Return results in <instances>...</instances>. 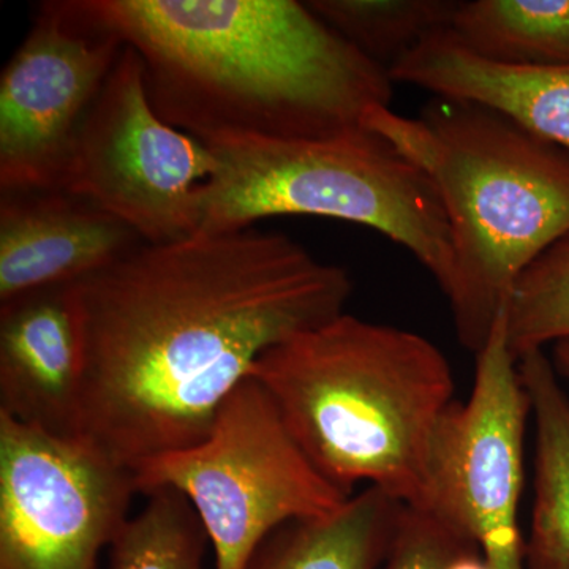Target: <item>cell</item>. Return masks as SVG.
<instances>
[{
  "label": "cell",
  "instance_id": "obj_1",
  "mask_svg": "<svg viewBox=\"0 0 569 569\" xmlns=\"http://www.w3.org/2000/svg\"><path fill=\"white\" fill-rule=\"evenodd\" d=\"M69 293L74 438L133 471L203 440L266 351L346 313L353 280L290 236L250 227L141 244Z\"/></svg>",
  "mask_w": 569,
  "mask_h": 569
},
{
  "label": "cell",
  "instance_id": "obj_20",
  "mask_svg": "<svg viewBox=\"0 0 569 569\" xmlns=\"http://www.w3.org/2000/svg\"><path fill=\"white\" fill-rule=\"evenodd\" d=\"M383 569H489L481 550L443 520L403 505Z\"/></svg>",
  "mask_w": 569,
  "mask_h": 569
},
{
  "label": "cell",
  "instance_id": "obj_3",
  "mask_svg": "<svg viewBox=\"0 0 569 569\" xmlns=\"http://www.w3.org/2000/svg\"><path fill=\"white\" fill-rule=\"evenodd\" d=\"M362 126L436 187L451 231L443 293L459 342L477 356L523 272L569 236V151L492 108L445 97L415 119L373 108Z\"/></svg>",
  "mask_w": 569,
  "mask_h": 569
},
{
  "label": "cell",
  "instance_id": "obj_4",
  "mask_svg": "<svg viewBox=\"0 0 569 569\" xmlns=\"http://www.w3.org/2000/svg\"><path fill=\"white\" fill-rule=\"evenodd\" d=\"M250 377L310 462L353 496L366 482L418 505L441 421L456 402L440 348L342 313L266 351Z\"/></svg>",
  "mask_w": 569,
  "mask_h": 569
},
{
  "label": "cell",
  "instance_id": "obj_15",
  "mask_svg": "<svg viewBox=\"0 0 569 569\" xmlns=\"http://www.w3.org/2000/svg\"><path fill=\"white\" fill-rule=\"evenodd\" d=\"M402 501L369 486L323 518L280 527L246 569H378L383 567Z\"/></svg>",
  "mask_w": 569,
  "mask_h": 569
},
{
  "label": "cell",
  "instance_id": "obj_13",
  "mask_svg": "<svg viewBox=\"0 0 569 569\" xmlns=\"http://www.w3.org/2000/svg\"><path fill=\"white\" fill-rule=\"evenodd\" d=\"M392 82L445 99L485 104L569 151V67L520 69L471 54L438 32L389 70Z\"/></svg>",
  "mask_w": 569,
  "mask_h": 569
},
{
  "label": "cell",
  "instance_id": "obj_14",
  "mask_svg": "<svg viewBox=\"0 0 569 569\" xmlns=\"http://www.w3.org/2000/svg\"><path fill=\"white\" fill-rule=\"evenodd\" d=\"M535 419V500L527 569H569V399L545 350L518 359Z\"/></svg>",
  "mask_w": 569,
  "mask_h": 569
},
{
  "label": "cell",
  "instance_id": "obj_16",
  "mask_svg": "<svg viewBox=\"0 0 569 569\" xmlns=\"http://www.w3.org/2000/svg\"><path fill=\"white\" fill-rule=\"evenodd\" d=\"M451 32L482 61L520 69L569 67V0L460 2Z\"/></svg>",
  "mask_w": 569,
  "mask_h": 569
},
{
  "label": "cell",
  "instance_id": "obj_6",
  "mask_svg": "<svg viewBox=\"0 0 569 569\" xmlns=\"http://www.w3.org/2000/svg\"><path fill=\"white\" fill-rule=\"evenodd\" d=\"M138 492L173 489L203 523L216 569H246L269 535L323 518L351 496L332 485L249 377L228 396L203 440L133 470Z\"/></svg>",
  "mask_w": 569,
  "mask_h": 569
},
{
  "label": "cell",
  "instance_id": "obj_9",
  "mask_svg": "<svg viewBox=\"0 0 569 569\" xmlns=\"http://www.w3.org/2000/svg\"><path fill=\"white\" fill-rule=\"evenodd\" d=\"M137 493L77 438L0 417V569H99Z\"/></svg>",
  "mask_w": 569,
  "mask_h": 569
},
{
  "label": "cell",
  "instance_id": "obj_8",
  "mask_svg": "<svg viewBox=\"0 0 569 569\" xmlns=\"http://www.w3.org/2000/svg\"><path fill=\"white\" fill-rule=\"evenodd\" d=\"M530 415L503 313L477 355L470 397L441 421L415 505L470 539L489 569H527L519 507Z\"/></svg>",
  "mask_w": 569,
  "mask_h": 569
},
{
  "label": "cell",
  "instance_id": "obj_10",
  "mask_svg": "<svg viewBox=\"0 0 569 569\" xmlns=\"http://www.w3.org/2000/svg\"><path fill=\"white\" fill-rule=\"evenodd\" d=\"M123 50L66 0L41 3L0 77V190H62L74 140Z\"/></svg>",
  "mask_w": 569,
  "mask_h": 569
},
{
  "label": "cell",
  "instance_id": "obj_7",
  "mask_svg": "<svg viewBox=\"0 0 569 569\" xmlns=\"http://www.w3.org/2000/svg\"><path fill=\"white\" fill-rule=\"evenodd\" d=\"M213 168L209 146L153 110L140 56L123 47L77 134L62 190L144 244H168L200 230V190Z\"/></svg>",
  "mask_w": 569,
  "mask_h": 569
},
{
  "label": "cell",
  "instance_id": "obj_19",
  "mask_svg": "<svg viewBox=\"0 0 569 569\" xmlns=\"http://www.w3.org/2000/svg\"><path fill=\"white\" fill-rule=\"evenodd\" d=\"M505 328L516 359L569 340V236L520 277L505 309Z\"/></svg>",
  "mask_w": 569,
  "mask_h": 569
},
{
  "label": "cell",
  "instance_id": "obj_11",
  "mask_svg": "<svg viewBox=\"0 0 569 569\" xmlns=\"http://www.w3.org/2000/svg\"><path fill=\"white\" fill-rule=\"evenodd\" d=\"M141 244L129 227L67 190L2 193L0 306L81 282Z\"/></svg>",
  "mask_w": 569,
  "mask_h": 569
},
{
  "label": "cell",
  "instance_id": "obj_18",
  "mask_svg": "<svg viewBox=\"0 0 569 569\" xmlns=\"http://www.w3.org/2000/svg\"><path fill=\"white\" fill-rule=\"evenodd\" d=\"M142 496L108 549V569H204L209 538L187 498L163 488Z\"/></svg>",
  "mask_w": 569,
  "mask_h": 569
},
{
  "label": "cell",
  "instance_id": "obj_21",
  "mask_svg": "<svg viewBox=\"0 0 569 569\" xmlns=\"http://www.w3.org/2000/svg\"><path fill=\"white\" fill-rule=\"evenodd\" d=\"M553 366L557 372L569 378V340H563L553 347Z\"/></svg>",
  "mask_w": 569,
  "mask_h": 569
},
{
  "label": "cell",
  "instance_id": "obj_5",
  "mask_svg": "<svg viewBox=\"0 0 569 569\" xmlns=\"http://www.w3.org/2000/svg\"><path fill=\"white\" fill-rule=\"evenodd\" d=\"M216 168L200 190L198 233H228L279 216H317L387 236L445 291L451 231L436 187L369 129L316 140L206 141Z\"/></svg>",
  "mask_w": 569,
  "mask_h": 569
},
{
  "label": "cell",
  "instance_id": "obj_17",
  "mask_svg": "<svg viewBox=\"0 0 569 569\" xmlns=\"http://www.w3.org/2000/svg\"><path fill=\"white\" fill-rule=\"evenodd\" d=\"M309 9L370 62L389 70L422 41L451 31L456 0H310Z\"/></svg>",
  "mask_w": 569,
  "mask_h": 569
},
{
  "label": "cell",
  "instance_id": "obj_2",
  "mask_svg": "<svg viewBox=\"0 0 569 569\" xmlns=\"http://www.w3.org/2000/svg\"><path fill=\"white\" fill-rule=\"evenodd\" d=\"M132 48L153 110L200 141L316 140L365 129L392 82L296 0H66Z\"/></svg>",
  "mask_w": 569,
  "mask_h": 569
},
{
  "label": "cell",
  "instance_id": "obj_12",
  "mask_svg": "<svg viewBox=\"0 0 569 569\" xmlns=\"http://www.w3.org/2000/svg\"><path fill=\"white\" fill-rule=\"evenodd\" d=\"M81 358L69 287L0 306V417L77 436Z\"/></svg>",
  "mask_w": 569,
  "mask_h": 569
}]
</instances>
